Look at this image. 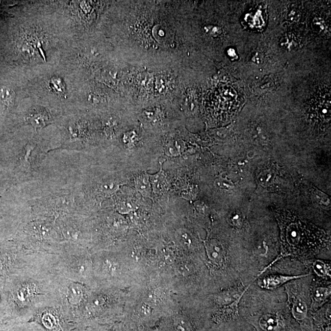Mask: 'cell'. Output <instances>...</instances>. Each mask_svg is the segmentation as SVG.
<instances>
[{
    "mask_svg": "<svg viewBox=\"0 0 331 331\" xmlns=\"http://www.w3.org/2000/svg\"><path fill=\"white\" fill-rule=\"evenodd\" d=\"M57 263V254L29 252L23 265L6 279L10 320L26 323L59 304L62 275Z\"/></svg>",
    "mask_w": 331,
    "mask_h": 331,
    "instance_id": "cell-1",
    "label": "cell"
},
{
    "mask_svg": "<svg viewBox=\"0 0 331 331\" xmlns=\"http://www.w3.org/2000/svg\"><path fill=\"white\" fill-rule=\"evenodd\" d=\"M13 241L26 251L53 254H57L64 242L56 221L45 217L36 218L26 223Z\"/></svg>",
    "mask_w": 331,
    "mask_h": 331,
    "instance_id": "cell-2",
    "label": "cell"
},
{
    "mask_svg": "<svg viewBox=\"0 0 331 331\" xmlns=\"http://www.w3.org/2000/svg\"><path fill=\"white\" fill-rule=\"evenodd\" d=\"M57 269L63 277L89 287L93 279V261L86 248L63 242L57 253Z\"/></svg>",
    "mask_w": 331,
    "mask_h": 331,
    "instance_id": "cell-3",
    "label": "cell"
},
{
    "mask_svg": "<svg viewBox=\"0 0 331 331\" xmlns=\"http://www.w3.org/2000/svg\"><path fill=\"white\" fill-rule=\"evenodd\" d=\"M89 294L86 285L69 281L62 276L59 304L75 324H78V319Z\"/></svg>",
    "mask_w": 331,
    "mask_h": 331,
    "instance_id": "cell-4",
    "label": "cell"
},
{
    "mask_svg": "<svg viewBox=\"0 0 331 331\" xmlns=\"http://www.w3.org/2000/svg\"><path fill=\"white\" fill-rule=\"evenodd\" d=\"M28 253L13 240L0 242V281H5L19 269Z\"/></svg>",
    "mask_w": 331,
    "mask_h": 331,
    "instance_id": "cell-5",
    "label": "cell"
},
{
    "mask_svg": "<svg viewBox=\"0 0 331 331\" xmlns=\"http://www.w3.org/2000/svg\"><path fill=\"white\" fill-rule=\"evenodd\" d=\"M305 275L297 276H285V275H271L264 278L262 282L261 287L266 289H274V288L281 286L286 282L294 280V279L305 277Z\"/></svg>",
    "mask_w": 331,
    "mask_h": 331,
    "instance_id": "cell-6",
    "label": "cell"
},
{
    "mask_svg": "<svg viewBox=\"0 0 331 331\" xmlns=\"http://www.w3.org/2000/svg\"><path fill=\"white\" fill-rule=\"evenodd\" d=\"M206 249L209 258L214 262L219 263L223 260L224 250L219 242L211 241L206 245Z\"/></svg>",
    "mask_w": 331,
    "mask_h": 331,
    "instance_id": "cell-7",
    "label": "cell"
},
{
    "mask_svg": "<svg viewBox=\"0 0 331 331\" xmlns=\"http://www.w3.org/2000/svg\"><path fill=\"white\" fill-rule=\"evenodd\" d=\"M5 281H0V321L10 319L7 292L5 290Z\"/></svg>",
    "mask_w": 331,
    "mask_h": 331,
    "instance_id": "cell-8",
    "label": "cell"
},
{
    "mask_svg": "<svg viewBox=\"0 0 331 331\" xmlns=\"http://www.w3.org/2000/svg\"><path fill=\"white\" fill-rule=\"evenodd\" d=\"M259 324L263 330L273 331L277 329L278 327L279 320L278 318L274 315L266 314L261 317Z\"/></svg>",
    "mask_w": 331,
    "mask_h": 331,
    "instance_id": "cell-9",
    "label": "cell"
},
{
    "mask_svg": "<svg viewBox=\"0 0 331 331\" xmlns=\"http://www.w3.org/2000/svg\"><path fill=\"white\" fill-rule=\"evenodd\" d=\"M28 121L36 129H42L50 122V117L44 112H38L30 115Z\"/></svg>",
    "mask_w": 331,
    "mask_h": 331,
    "instance_id": "cell-10",
    "label": "cell"
},
{
    "mask_svg": "<svg viewBox=\"0 0 331 331\" xmlns=\"http://www.w3.org/2000/svg\"><path fill=\"white\" fill-rule=\"evenodd\" d=\"M308 305L302 300H297L294 302L292 313L297 320H303L308 315Z\"/></svg>",
    "mask_w": 331,
    "mask_h": 331,
    "instance_id": "cell-11",
    "label": "cell"
},
{
    "mask_svg": "<svg viewBox=\"0 0 331 331\" xmlns=\"http://www.w3.org/2000/svg\"><path fill=\"white\" fill-rule=\"evenodd\" d=\"M136 187L144 196L150 197V184L147 174H142L136 181Z\"/></svg>",
    "mask_w": 331,
    "mask_h": 331,
    "instance_id": "cell-12",
    "label": "cell"
},
{
    "mask_svg": "<svg viewBox=\"0 0 331 331\" xmlns=\"http://www.w3.org/2000/svg\"><path fill=\"white\" fill-rule=\"evenodd\" d=\"M35 146L32 144L27 145L25 150H23L22 157L20 159V165L24 171L27 172L30 171L31 169V155L32 151L34 149Z\"/></svg>",
    "mask_w": 331,
    "mask_h": 331,
    "instance_id": "cell-13",
    "label": "cell"
},
{
    "mask_svg": "<svg viewBox=\"0 0 331 331\" xmlns=\"http://www.w3.org/2000/svg\"><path fill=\"white\" fill-rule=\"evenodd\" d=\"M330 294L329 288L320 287L316 288L314 293L315 302L322 304L329 298Z\"/></svg>",
    "mask_w": 331,
    "mask_h": 331,
    "instance_id": "cell-14",
    "label": "cell"
},
{
    "mask_svg": "<svg viewBox=\"0 0 331 331\" xmlns=\"http://www.w3.org/2000/svg\"><path fill=\"white\" fill-rule=\"evenodd\" d=\"M297 44H298V42H297L295 36L292 34H288L284 36V37L281 40L282 46L288 51L295 49L297 47Z\"/></svg>",
    "mask_w": 331,
    "mask_h": 331,
    "instance_id": "cell-15",
    "label": "cell"
},
{
    "mask_svg": "<svg viewBox=\"0 0 331 331\" xmlns=\"http://www.w3.org/2000/svg\"><path fill=\"white\" fill-rule=\"evenodd\" d=\"M313 268L314 271L320 277H324L326 275H329L330 269L329 266L320 260L315 261L313 264Z\"/></svg>",
    "mask_w": 331,
    "mask_h": 331,
    "instance_id": "cell-16",
    "label": "cell"
},
{
    "mask_svg": "<svg viewBox=\"0 0 331 331\" xmlns=\"http://www.w3.org/2000/svg\"><path fill=\"white\" fill-rule=\"evenodd\" d=\"M313 29L314 31L320 33V34H324L327 32V26L323 19L321 18H315L312 22Z\"/></svg>",
    "mask_w": 331,
    "mask_h": 331,
    "instance_id": "cell-17",
    "label": "cell"
},
{
    "mask_svg": "<svg viewBox=\"0 0 331 331\" xmlns=\"http://www.w3.org/2000/svg\"><path fill=\"white\" fill-rule=\"evenodd\" d=\"M13 98V92L10 89H4L2 90V100L5 105H10Z\"/></svg>",
    "mask_w": 331,
    "mask_h": 331,
    "instance_id": "cell-18",
    "label": "cell"
},
{
    "mask_svg": "<svg viewBox=\"0 0 331 331\" xmlns=\"http://www.w3.org/2000/svg\"><path fill=\"white\" fill-rule=\"evenodd\" d=\"M300 18V11L297 10H291L287 14V19L291 22H297Z\"/></svg>",
    "mask_w": 331,
    "mask_h": 331,
    "instance_id": "cell-19",
    "label": "cell"
}]
</instances>
